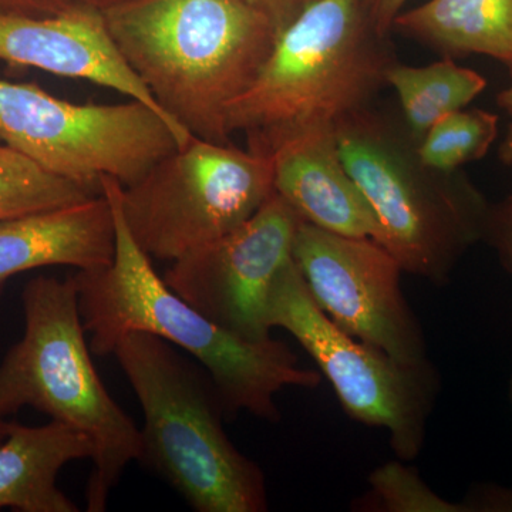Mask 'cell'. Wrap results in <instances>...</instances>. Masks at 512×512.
Here are the masks:
<instances>
[{"label": "cell", "instance_id": "obj_16", "mask_svg": "<svg viewBox=\"0 0 512 512\" xmlns=\"http://www.w3.org/2000/svg\"><path fill=\"white\" fill-rule=\"evenodd\" d=\"M393 32L441 57H493L512 77V0H429L400 13Z\"/></svg>", "mask_w": 512, "mask_h": 512}, {"label": "cell", "instance_id": "obj_19", "mask_svg": "<svg viewBox=\"0 0 512 512\" xmlns=\"http://www.w3.org/2000/svg\"><path fill=\"white\" fill-rule=\"evenodd\" d=\"M498 136V116L485 110H458L437 121L417 144L420 160L441 173H456L481 160Z\"/></svg>", "mask_w": 512, "mask_h": 512}, {"label": "cell", "instance_id": "obj_20", "mask_svg": "<svg viewBox=\"0 0 512 512\" xmlns=\"http://www.w3.org/2000/svg\"><path fill=\"white\" fill-rule=\"evenodd\" d=\"M370 493L363 498V511L466 512L463 504L451 503L424 483L416 468L397 460L377 467L369 476Z\"/></svg>", "mask_w": 512, "mask_h": 512}, {"label": "cell", "instance_id": "obj_31", "mask_svg": "<svg viewBox=\"0 0 512 512\" xmlns=\"http://www.w3.org/2000/svg\"><path fill=\"white\" fill-rule=\"evenodd\" d=\"M0 143H2V138H0Z\"/></svg>", "mask_w": 512, "mask_h": 512}, {"label": "cell", "instance_id": "obj_13", "mask_svg": "<svg viewBox=\"0 0 512 512\" xmlns=\"http://www.w3.org/2000/svg\"><path fill=\"white\" fill-rule=\"evenodd\" d=\"M335 128H309L275 151V192L313 227L377 242L379 222L340 158Z\"/></svg>", "mask_w": 512, "mask_h": 512}, {"label": "cell", "instance_id": "obj_14", "mask_svg": "<svg viewBox=\"0 0 512 512\" xmlns=\"http://www.w3.org/2000/svg\"><path fill=\"white\" fill-rule=\"evenodd\" d=\"M116 252V224L106 195L0 220V285L45 266L97 271Z\"/></svg>", "mask_w": 512, "mask_h": 512}, {"label": "cell", "instance_id": "obj_17", "mask_svg": "<svg viewBox=\"0 0 512 512\" xmlns=\"http://www.w3.org/2000/svg\"><path fill=\"white\" fill-rule=\"evenodd\" d=\"M386 83L397 94L400 116L417 141L437 121L463 110L487 87L480 73L450 57L427 66H407L397 60L387 70Z\"/></svg>", "mask_w": 512, "mask_h": 512}, {"label": "cell", "instance_id": "obj_24", "mask_svg": "<svg viewBox=\"0 0 512 512\" xmlns=\"http://www.w3.org/2000/svg\"><path fill=\"white\" fill-rule=\"evenodd\" d=\"M70 0H0V12L30 16H55L72 9Z\"/></svg>", "mask_w": 512, "mask_h": 512}, {"label": "cell", "instance_id": "obj_23", "mask_svg": "<svg viewBox=\"0 0 512 512\" xmlns=\"http://www.w3.org/2000/svg\"><path fill=\"white\" fill-rule=\"evenodd\" d=\"M244 2L271 20L278 33H281L289 23L298 18L303 9L308 8L315 0H244Z\"/></svg>", "mask_w": 512, "mask_h": 512}, {"label": "cell", "instance_id": "obj_1", "mask_svg": "<svg viewBox=\"0 0 512 512\" xmlns=\"http://www.w3.org/2000/svg\"><path fill=\"white\" fill-rule=\"evenodd\" d=\"M119 184L113 177L100 180L116 224L113 261L106 268L74 274L93 355H113L114 346L127 333H151L198 360L217 387L227 414L247 412L271 423L281 419L276 394L285 387L316 389L322 375L299 365L282 340L239 338L171 291L128 231L117 200Z\"/></svg>", "mask_w": 512, "mask_h": 512}, {"label": "cell", "instance_id": "obj_25", "mask_svg": "<svg viewBox=\"0 0 512 512\" xmlns=\"http://www.w3.org/2000/svg\"><path fill=\"white\" fill-rule=\"evenodd\" d=\"M367 16L377 32L383 36L392 35L393 23L402 13L407 0H363Z\"/></svg>", "mask_w": 512, "mask_h": 512}, {"label": "cell", "instance_id": "obj_7", "mask_svg": "<svg viewBox=\"0 0 512 512\" xmlns=\"http://www.w3.org/2000/svg\"><path fill=\"white\" fill-rule=\"evenodd\" d=\"M191 134L143 101L76 104L32 83L0 79V138L49 173L99 188L133 185Z\"/></svg>", "mask_w": 512, "mask_h": 512}, {"label": "cell", "instance_id": "obj_3", "mask_svg": "<svg viewBox=\"0 0 512 512\" xmlns=\"http://www.w3.org/2000/svg\"><path fill=\"white\" fill-rule=\"evenodd\" d=\"M397 62L390 36L377 32L363 0H315L278 35L247 92L227 113L231 137L272 158L288 138L336 127L376 103Z\"/></svg>", "mask_w": 512, "mask_h": 512}, {"label": "cell", "instance_id": "obj_15", "mask_svg": "<svg viewBox=\"0 0 512 512\" xmlns=\"http://www.w3.org/2000/svg\"><path fill=\"white\" fill-rule=\"evenodd\" d=\"M83 431L52 420L45 426L10 423L0 443V510L77 512L80 508L57 487L66 464L93 457Z\"/></svg>", "mask_w": 512, "mask_h": 512}, {"label": "cell", "instance_id": "obj_2", "mask_svg": "<svg viewBox=\"0 0 512 512\" xmlns=\"http://www.w3.org/2000/svg\"><path fill=\"white\" fill-rule=\"evenodd\" d=\"M130 69L175 126L229 144L227 113L278 30L244 0H133L101 13Z\"/></svg>", "mask_w": 512, "mask_h": 512}, {"label": "cell", "instance_id": "obj_26", "mask_svg": "<svg viewBox=\"0 0 512 512\" xmlns=\"http://www.w3.org/2000/svg\"><path fill=\"white\" fill-rule=\"evenodd\" d=\"M70 2H72L73 5L99 10V12L103 13L106 12V10L126 5L128 2H133V0H70Z\"/></svg>", "mask_w": 512, "mask_h": 512}, {"label": "cell", "instance_id": "obj_27", "mask_svg": "<svg viewBox=\"0 0 512 512\" xmlns=\"http://www.w3.org/2000/svg\"><path fill=\"white\" fill-rule=\"evenodd\" d=\"M500 158L505 164H512V124L500 147Z\"/></svg>", "mask_w": 512, "mask_h": 512}, {"label": "cell", "instance_id": "obj_5", "mask_svg": "<svg viewBox=\"0 0 512 512\" xmlns=\"http://www.w3.org/2000/svg\"><path fill=\"white\" fill-rule=\"evenodd\" d=\"M340 158L375 212L379 244L403 272L447 284L484 237L490 204L461 173L427 167L399 114L366 107L336 124Z\"/></svg>", "mask_w": 512, "mask_h": 512}, {"label": "cell", "instance_id": "obj_12", "mask_svg": "<svg viewBox=\"0 0 512 512\" xmlns=\"http://www.w3.org/2000/svg\"><path fill=\"white\" fill-rule=\"evenodd\" d=\"M0 62L109 87L164 116L120 55L99 10L73 6L55 16L0 12Z\"/></svg>", "mask_w": 512, "mask_h": 512}, {"label": "cell", "instance_id": "obj_22", "mask_svg": "<svg viewBox=\"0 0 512 512\" xmlns=\"http://www.w3.org/2000/svg\"><path fill=\"white\" fill-rule=\"evenodd\" d=\"M461 504L466 512H512V488L477 485Z\"/></svg>", "mask_w": 512, "mask_h": 512}, {"label": "cell", "instance_id": "obj_8", "mask_svg": "<svg viewBox=\"0 0 512 512\" xmlns=\"http://www.w3.org/2000/svg\"><path fill=\"white\" fill-rule=\"evenodd\" d=\"M274 192L272 158L192 136L137 183L119 184L117 200L140 248L173 262L234 231Z\"/></svg>", "mask_w": 512, "mask_h": 512}, {"label": "cell", "instance_id": "obj_28", "mask_svg": "<svg viewBox=\"0 0 512 512\" xmlns=\"http://www.w3.org/2000/svg\"><path fill=\"white\" fill-rule=\"evenodd\" d=\"M497 103L512 119V86L498 94Z\"/></svg>", "mask_w": 512, "mask_h": 512}, {"label": "cell", "instance_id": "obj_11", "mask_svg": "<svg viewBox=\"0 0 512 512\" xmlns=\"http://www.w3.org/2000/svg\"><path fill=\"white\" fill-rule=\"evenodd\" d=\"M301 222L274 192L234 231L171 262L164 282L220 328L249 342L271 339L269 299Z\"/></svg>", "mask_w": 512, "mask_h": 512}, {"label": "cell", "instance_id": "obj_21", "mask_svg": "<svg viewBox=\"0 0 512 512\" xmlns=\"http://www.w3.org/2000/svg\"><path fill=\"white\" fill-rule=\"evenodd\" d=\"M483 239L497 251L504 268L512 272V197L490 205Z\"/></svg>", "mask_w": 512, "mask_h": 512}, {"label": "cell", "instance_id": "obj_10", "mask_svg": "<svg viewBox=\"0 0 512 512\" xmlns=\"http://www.w3.org/2000/svg\"><path fill=\"white\" fill-rule=\"evenodd\" d=\"M292 258L312 298L353 338L406 363H423L426 338L403 295V269L379 242L302 221Z\"/></svg>", "mask_w": 512, "mask_h": 512}, {"label": "cell", "instance_id": "obj_18", "mask_svg": "<svg viewBox=\"0 0 512 512\" xmlns=\"http://www.w3.org/2000/svg\"><path fill=\"white\" fill-rule=\"evenodd\" d=\"M100 194L99 188L49 173L15 148L0 143V220L56 210Z\"/></svg>", "mask_w": 512, "mask_h": 512}, {"label": "cell", "instance_id": "obj_30", "mask_svg": "<svg viewBox=\"0 0 512 512\" xmlns=\"http://www.w3.org/2000/svg\"><path fill=\"white\" fill-rule=\"evenodd\" d=\"M508 399H510L511 409H512V377L510 380V387H508Z\"/></svg>", "mask_w": 512, "mask_h": 512}, {"label": "cell", "instance_id": "obj_9", "mask_svg": "<svg viewBox=\"0 0 512 512\" xmlns=\"http://www.w3.org/2000/svg\"><path fill=\"white\" fill-rule=\"evenodd\" d=\"M269 325L298 340L353 420L389 431L399 460L419 456L440 392L439 373L430 360L402 362L343 332L312 298L293 258L272 288Z\"/></svg>", "mask_w": 512, "mask_h": 512}, {"label": "cell", "instance_id": "obj_29", "mask_svg": "<svg viewBox=\"0 0 512 512\" xmlns=\"http://www.w3.org/2000/svg\"><path fill=\"white\" fill-rule=\"evenodd\" d=\"M10 423L9 421H5V419H0V443L6 439V434H8Z\"/></svg>", "mask_w": 512, "mask_h": 512}, {"label": "cell", "instance_id": "obj_4", "mask_svg": "<svg viewBox=\"0 0 512 512\" xmlns=\"http://www.w3.org/2000/svg\"><path fill=\"white\" fill-rule=\"evenodd\" d=\"M113 355L141 410L138 463L158 474L197 512H265V476L222 426L220 393L201 365L147 332H130Z\"/></svg>", "mask_w": 512, "mask_h": 512}, {"label": "cell", "instance_id": "obj_6", "mask_svg": "<svg viewBox=\"0 0 512 512\" xmlns=\"http://www.w3.org/2000/svg\"><path fill=\"white\" fill-rule=\"evenodd\" d=\"M22 303L25 333L0 363V419L29 406L83 431L94 448L87 511H104L128 464L140 458V427L94 367L74 275L36 276Z\"/></svg>", "mask_w": 512, "mask_h": 512}]
</instances>
